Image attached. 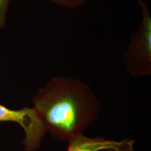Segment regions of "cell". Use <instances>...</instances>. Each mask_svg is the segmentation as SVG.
<instances>
[{"label":"cell","mask_w":151,"mask_h":151,"mask_svg":"<svg viewBox=\"0 0 151 151\" xmlns=\"http://www.w3.org/2000/svg\"><path fill=\"white\" fill-rule=\"evenodd\" d=\"M32 102L47 132L62 141L82 134L100 114V103L91 88L70 76L52 78Z\"/></svg>","instance_id":"cell-1"},{"label":"cell","mask_w":151,"mask_h":151,"mask_svg":"<svg viewBox=\"0 0 151 151\" xmlns=\"http://www.w3.org/2000/svg\"><path fill=\"white\" fill-rule=\"evenodd\" d=\"M10 0H0V29L6 26V17Z\"/></svg>","instance_id":"cell-6"},{"label":"cell","mask_w":151,"mask_h":151,"mask_svg":"<svg viewBox=\"0 0 151 151\" xmlns=\"http://www.w3.org/2000/svg\"><path fill=\"white\" fill-rule=\"evenodd\" d=\"M53 3L61 7L74 9L85 4L88 0H50Z\"/></svg>","instance_id":"cell-5"},{"label":"cell","mask_w":151,"mask_h":151,"mask_svg":"<svg viewBox=\"0 0 151 151\" xmlns=\"http://www.w3.org/2000/svg\"><path fill=\"white\" fill-rule=\"evenodd\" d=\"M0 122H15L25 134L23 141L25 151H34L40 147L47 132L43 120L34 108L11 110L0 104Z\"/></svg>","instance_id":"cell-3"},{"label":"cell","mask_w":151,"mask_h":151,"mask_svg":"<svg viewBox=\"0 0 151 151\" xmlns=\"http://www.w3.org/2000/svg\"><path fill=\"white\" fill-rule=\"evenodd\" d=\"M134 143V140L130 139L115 141L102 137L90 138L81 134L69 140L67 151H133Z\"/></svg>","instance_id":"cell-4"},{"label":"cell","mask_w":151,"mask_h":151,"mask_svg":"<svg viewBox=\"0 0 151 151\" xmlns=\"http://www.w3.org/2000/svg\"><path fill=\"white\" fill-rule=\"evenodd\" d=\"M142 10V20L130 37L124 54L126 68L134 77L151 75V16L148 6L138 1Z\"/></svg>","instance_id":"cell-2"}]
</instances>
